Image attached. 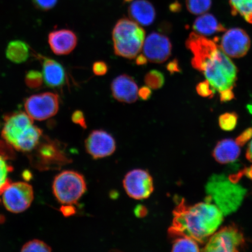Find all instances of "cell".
<instances>
[{"instance_id":"603a6c76","label":"cell","mask_w":252,"mask_h":252,"mask_svg":"<svg viewBox=\"0 0 252 252\" xmlns=\"http://www.w3.org/2000/svg\"><path fill=\"white\" fill-rule=\"evenodd\" d=\"M229 4L233 15H240L252 24V0H229Z\"/></svg>"},{"instance_id":"6da1fadb","label":"cell","mask_w":252,"mask_h":252,"mask_svg":"<svg viewBox=\"0 0 252 252\" xmlns=\"http://www.w3.org/2000/svg\"><path fill=\"white\" fill-rule=\"evenodd\" d=\"M186 46L193 56L192 67L202 72L213 90L219 93L220 101L234 99L233 90L237 80L238 69L216 40L192 32Z\"/></svg>"},{"instance_id":"52a82bcc","label":"cell","mask_w":252,"mask_h":252,"mask_svg":"<svg viewBox=\"0 0 252 252\" xmlns=\"http://www.w3.org/2000/svg\"><path fill=\"white\" fill-rule=\"evenodd\" d=\"M245 240L243 233L234 224L225 226L211 236L202 251L234 252L243 250Z\"/></svg>"},{"instance_id":"4fadbf2b","label":"cell","mask_w":252,"mask_h":252,"mask_svg":"<svg viewBox=\"0 0 252 252\" xmlns=\"http://www.w3.org/2000/svg\"><path fill=\"white\" fill-rule=\"evenodd\" d=\"M143 53L148 61L154 63H163L171 55V40L164 34L152 32L144 41Z\"/></svg>"},{"instance_id":"8992f818","label":"cell","mask_w":252,"mask_h":252,"mask_svg":"<svg viewBox=\"0 0 252 252\" xmlns=\"http://www.w3.org/2000/svg\"><path fill=\"white\" fill-rule=\"evenodd\" d=\"M56 199L64 205L76 204L87 190L84 176L73 171H64L56 176L52 186Z\"/></svg>"},{"instance_id":"ab89813d","label":"cell","mask_w":252,"mask_h":252,"mask_svg":"<svg viewBox=\"0 0 252 252\" xmlns=\"http://www.w3.org/2000/svg\"><path fill=\"white\" fill-rule=\"evenodd\" d=\"M147 212L148 211L146 207L143 206V205H139V206L135 208L134 210L135 215L139 217V218L146 216Z\"/></svg>"},{"instance_id":"d6986e66","label":"cell","mask_w":252,"mask_h":252,"mask_svg":"<svg viewBox=\"0 0 252 252\" xmlns=\"http://www.w3.org/2000/svg\"><path fill=\"white\" fill-rule=\"evenodd\" d=\"M240 153V147L236 140L224 139L217 143L213 156L217 162L225 164L235 161Z\"/></svg>"},{"instance_id":"ba28073f","label":"cell","mask_w":252,"mask_h":252,"mask_svg":"<svg viewBox=\"0 0 252 252\" xmlns=\"http://www.w3.org/2000/svg\"><path fill=\"white\" fill-rule=\"evenodd\" d=\"M24 107L27 114L33 120L43 121L53 117L60 107L58 94L44 93L33 94L25 99Z\"/></svg>"},{"instance_id":"1f68e13d","label":"cell","mask_w":252,"mask_h":252,"mask_svg":"<svg viewBox=\"0 0 252 252\" xmlns=\"http://www.w3.org/2000/svg\"><path fill=\"white\" fill-rule=\"evenodd\" d=\"M14 148L7 141L0 140V156L5 160L14 159L15 157Z\"/></svg>"},{"instance_id":"f1b7e54d","label":"cell","mask_w":252,"mask_h":252,"mask_svg":"<svg viewBox=\"0 0 252 252\" xmlns=\"http://www.w3.org/2000/svg\"><path fill=\"white\" fill-rule=\"evenodd\" d=\"M42 73L37 70H30L25 75V83L32 90L39 89L43 83Z\"/></svg>"},{"instance_id":"836d02e7","label":"cell","mask_w":252,"mask_h":252,"mask_svg":"<svg viewBox=\"0 0 252 252\" xmlns=\"http://www.w3.org/2000/svg\"><path fill=\"white\" fill-rule=\"evenodd\" d=\"M93 71L97 76H102L108 71V65L105 62L97 61L94 62L93 65Z\"/></svg>"},{"instance_id":"8d00e7d4","label":"cell","mask_w":252,"mask_h":252,"mask_svg":"<svg viewBox=\"0 0 252 252\" xmlns=\"http://www.w3.org/2000/svg\"><path fill=\"white\" fill-rule=\"evenodd\" d=\"M152 90L148 86L142 87L138 91V97H139L140 99L144 100V101L149 100L152 96Z\"/></svg>"},{"instance_id":"4316f807","label":"cell","mask_w":252,"mask_h":252,"mask_svg":"<svg viewBox=\"0 0 252 252\" xmlns=\"http://www.w3.org/2000/svg\"><path fill=\"white\" fill-rule=\"evenodd\" d=\"M12 171L13 168L8 164L7 160L0 156V196L12 183L8 178V174Z\"/></svg>"},{"instance_id":"5b68a950","label":"cell","mask_w":252,"mask_h":252,"mask_svg":"<svg viewBox=\"0 0 252 252\" xmlns=\"http://www.w3.org/2000/svg\"><path fill=\"white\" fill-rule=\"evenodd\" d=\"M206 190L222 213L228 214L237 210L245 193L244 188L230 183L225 177L214 176L207 184Z\"/></svg>"},{"instance_id":"7a4b0ae2","label":"cell","mask_w":252,"mask_h":252,"mask_svg":"<svg viewBox=\"0 0 252 252\" xmlns=\"http://www.w3.org/2000/svg\"><path fill=\"white\" fill-rule=\"evenodd\" d=\"M173 214L169 235L174 238L188 236L201 244L217 231L223 220L221 211L209 201L189 206L182 199L173 210Z\"/></svg>"},{"instance_id":"277c9868","label":"cell","mask_w":252,"mask_h":252,"mask_svg":"<svg viewBox=\"0 0 252 252\" xmlns=\"http://www.w3.org/2000/svg\"><path fill=\"white\" fill-rule=\"evenodd\" d=\"M27 154L31 165L41 171L59 169L71 162L65 145L46 136H42L35 148Z\"/></svg>"},{"instance_id":"5bb4252c","label":"cell","mask_w":252,"mask_h":252,"mask_svg":"<svg viewBox=\"0 0 252 252\" xmlns=\"http://www.w3.org/2000/svg\"><path fill=\"white\" fill-rule=\"evenodd\" d=\"M85 146L87 153L94 159L111 156L116 149L114 138L102 130L91 132L85 142Z\"/></svg>"},{"instance_id":"3957f363","label":"cell","mask_w":252,"mask_h":252,"mask_svg":"<svg viewBox=\"0 0 252 252\" xmlns=\"http://www.w3.org/2000/svg\"><path fill=\"white\" fill-rule=\"evenodd\" d=\"M146 31L137 23L126 18L121 19L112 31L115 54L128 59L136 58L143 49Z\"/></svg>"},{"instance_id":"60d3db41","label":"cell","mask_w":252,"mask_h":252,"mask_svg":"<svg viewBox=\"0 0 252 252\" xmlns=\"http://www.w3.org/2000/svg\"><path fill=\"white\" fill-rule=\"evenodd\" d=\"M148 59L144 55H140L137 56L136 59H135V63L137 65H146L148 63Z\"/></svg>"},{"instance_id":"9c48e42d","label":"cell","mask_w":252,"mask_h":252,"mask_svg":"<svg viewBox=\"0 0 252 252\" xmlns=\"http://www.w3.org/2000/svg\"><path fill=\"white\" fill-rule=\"evenodd\" d=\"M32 187L26 182L11 183L2 194V203L8 212L21 213L26 211L32 203Z\"/></svg>"},{"instance_id":"cb8c5ba5","label":"cell","mask_w":252,"mask_h":252,"mask_svg":"<svg viewBox=\"0 0 252 252\" xmlns=\"http://www.w3.org/2000/svg\"><path fill=\"white\" fill-rule=\"evenodd\" d=\"M172 246V252H200L197 242L188 236L175 238Z\"/></svg>"},{"instance_id":"d4e9b609","label":"cell","mask_w":252,"mask_h":252,"mask_svg":"<svg viewBox=\"0 0 252 252\" xmlns=\"http://www.w3.org/2000/svg\"><path fill=\"white\" fill-rule=\"evenodd\" d=\"M165 78L161 71L152 70L147 72L144 77V83L151 89L159 90L164 86Z\"/></svg>"},{"instance_id":"30bf717a","label":"cell","mask_w":252,"mask_h":252,"mask_svg":"<svg viewBox=\"0 0 252 252\" xmlns=\"http://www.w3.org/2000/svg\"><path fill=\"white\" fill-rule=\"evenodd\" d=\"M124 187L128 196L135 200L149 198L154 190L152 176L145 170L137 169L127 173Z\"/></svg>"},{"instance_id":"2e32d148","label":"cell","mask_w":252,"mask_h":252,"mask_svg":"<svg viewBox=\"0 0 252 252\" xmlns=\"http://www.w3.org/2000/svg\"><path fill=\"white\" fill-rule=\"evenodd\" d=\"M48 43L55 55H67L77 46L78 38L76 34L71 30H55L49 34Z\"/></svg>"},{"instance_id":"44dd1931","label":"cell","mask_w":252,"mask_h":252,"mask_svg":"<svg viewBox=\"0 0 252 252\" xmlns=\"http://www.w3.org/2000/svg\"><path fill=\"white\" fill-rule=\"evenodd\" d=\"M42 136V130L37 126L32 125L17 141L14 149L21 152L30 153L38 144Z\"/></svg>"},{"instance_id":"d6a6232c","label":"cell","mask_w":252,"mask_h":252,"mask_svg":"<svg viewBox=\"0 0 252 252\" xmlns=\"http://www.w3.org/2000/svg\"><path fill=\"white\" fill-rule=\"evenodd\" d=\"M37 8L43 11L50 10L56 5L58 0H32Z\"/></svg>"},{"instance_id":"8fae6325","label":"cell","mask_w":252,"mask_h":252,"mask_svg":"<svg viewBox=\"0 0 252 252\" xmlns=\"http://www.w3.org/2000/svg\"><path fill=\"white\" fill-rule=\"evenodd\" d=\"M1 136L14 148L16 143L28 128L33 125V120L27 113L18 111L7 113L4 116Z\"/></svg>"},{"instance_id":"7c38bea8","label":"cell","mask_w":252,"mask_h":252,"mask_svg":"<svg viewBox=\"0 0 252 252\" xmlns=\"http://www.w3.org/2000/svg\"><path fill=\"white\" fill-rule=\"evenodd\" d=\"M220 46L226 55L233 58H242L250 49V37L244 30L232 28L223 34Z\"/></svg>"},{"instance_id":"f35d334b","label":"cell","mask_w":252,"mask_h":252,"mask_svg":"<svg viewBox=\"0 0 252 252\" xmlns=\"http://www.w3.org/2000/svg\"><path fill=\"white\" fill-rule=\"evenodd\" d=\"M61 212L65 217L74 215L75 213V209L72 205H64L61 208Z\"/></svg>"},{"instance_id":"e575fe53","label":"cell","mask_w":252,"mask_h":252,"mask_svg":"<svg viewBox=\"0 0 252 252\" xmlns=\"http://www.w3.org/2000/svg\"><path fill=\"white\" fill-rule=\"evenodd\" d=\"M72 122L75 124L80 125L83 128H87V125L86 118H85L84 113L80 110H77L72 113L71 116Z\"/></svg>"},{"instance_id":"83f0119b","label":"cell","mask_w":252,"mask_h":252,"mask_svg":"<svg viewBox=\"0 0 252 252\" xmlns=\"http://www.w3.org/2000/svg\"><path fill=\"white\" fill-rule=\"evenodd\" d=\"M238 116L235 112L223 113L219 118V125L224 131H232L238 124Z\"/></svg>"},{"instance_id":"d590c367","label":"cell","mask_w":252,"mask_h":252,"mask_svg":"<svg viewBox=\"0 0 252 252\" xmlns=\"http://www.w3.org/2000/svg\"><path fill=\"white\" fill-rule=\"evenodd\" d=\"M252 137V128H249L236 138V141L239 146H244Z\"/></svg>"},{"instance_id":"9a60e30c","label":"cell","mask_w":252,"mask_h":252,"mask_svg":"<svg viewBox=\"0 0 252 252\" xmlns=\"http://www.w3.org/2000/svg\"><path fill=\"white\" fill-rule=\"evenodd\" d=\"M110 88L113 97L120 102L133 103L138 99V86L130 75H119L113 80Z\"/></svg>"},{"instance_id":"7bdbcfd3","label":"cell","mask_w":252,"mask_h":252,"mask_svg":"<svg viewBox=\"0 0 252 252\" xmlns=\"http://www.w3.org/2000/svg\"><path fill=\"white\" fill-rule=\"evenodd\" d=\"M246 175L249 176V177L252 179V166L251 168L247 169V171L245 172Z\"/></svg>"},{"instance_id":"ffe728a7","label":"cell","mask_w":252,"mask_h":252,"mask_svg":"<svg viewBox=\"0 0 252 252\" xmlns=\"http://www.w3.org/2000/svg\"><path fill=\"white\" fill-rule=\"evenodd\" d=\"M193 28L195 33L203 36H210L226 31L225 28L213 15L206 13L201 14L195 20Z\"/></svg>"},{"instance_id":"ee69618b","label":"cell","mask_w":252,"mask_h":252,"mask_svg":"<svg viewBox=\"0 0 252 252\" xmlns=\"http://www.w3.org/2000/svg\"><path fill=\"white\" fill-rule=\"evenodd\" d=\"M247 108L249 111H250V112L252 115V104H251V105H248L247 106Z\"/></svg>"},{"instance_id":"484cf974","label":"cell","mask_w":252,"mask_h":252,"mask_svg":"<svg viewBox=\"0 0 252 252\" xmlns=\"http://www.w3.org/2000/svg\"><path fill=\"white\" fill-rule=\"evenodd\" d=\"M212 0H186L188 10L194 15L206 13L212 7Z\"/></svg>"},{"instance_id":"b9f144b4","label":"cell","mask_w":252,"mask_h":252,"mask_svg":"<svg viewBox=\"0 0 252 252\" xmlns=\"http://www.w3.org/2000/svg\"><path fill=\"white\" fill-rule=\"evenodd\" d=\"M247 158L248 160L252 162V140L249 144L248 149L247 153Z\"/></svg>"},{"instance_id":"f546056e","label":"cell","mask_w":252,"mask_h":252,"mask_svg":"<svg viewBox=\"0 0 252 252\" xmlns=\"http://www.w3.org/2000/svg\"><path fill=\"white\" fill-rule=\"evenodd\" d=\"M52 251L50 246L39 239H33L27 242L21 249V252H49Z\"/></svg>"},{"instance_id":"4dcf8cb0","label":"cell","mask_w":252,"mask_h":252,"mask_svg":"<svg viewBox=\"0 0 252 252\" xmlns=\"http://www.w3.org/2000/svg\"><path fill=\"white\" fill-rule=\"evenodd\" d=\"M197 93L199 95L204 97H213L216 91L213 90L209 81L207 80L198 84L196 87Z\"/></svg>"},{"instance_id":"e0dca14e","label":"cell","mask_w":252,"mask_h":252,"mask_svg":"<svg viewBox=\"0 0 252 252\" xmlns=\"http://www.w3.org/2000/svg\"><path fill=\"white\" fill-rule=\"evenodd\" d=\"M39 56L42 62L43 80L46 86L52 88L64 86L67 80L64 67L54 59Z\"/></svg>"},{"instance_id":"ac0fdd59","label":"cell","mask_w":252,"mask_h":252,"mask_svg":"<svg viewBox=\"0 0 252 252\" xmlns=\"http://www.w3.org/2000/svg\"><path fill=\"white\" fill-rule=\"evenodd\" d=\"M128 12L131 20L142 26H150L156 18V9L148 0H135L129 6Z\"/></svg>"},{"instance_id":"f6af8a7d","label":"cell","mask_w":252,"mask_h":252,"mask_svg":"<svg viewBox=\"0 0 252 252\" xmlns=\"http://www.w3.org/2000/svg\"><path fill=\"white\" fill-rule=\"evenodd\" d=\"M126 2H130L132 1V0H125Z\"/></svg>"},{"instance_id":"7402d4cb","label":"cell","mask_w":252,"mask_h":252,"mask_svg":"<svg viewBox=\"0 0 252 252\" xmlns=\"http://www.w3.org/2000/svg\"><path fill=\"white\" fill-rule=\"evenodd\" d=\"M30 47L21 40L11 41L5 50V55L9 61L20 64L27 61L30 57Z\"/></svg>"},{"instance_id":"74e56055","label":"cell","mask_w":252,"mask_h":252,"mask_svg":"<svg viewBox=\"0 0 252 252\" xmlns=\"http://www.w3.org/2000/svg\"><path fill=\"white\" fill-rule=\"evenodd\" d=\"M166 70H168L171 75L175 74V72H180L181 69L179 66V62L177 59H174L166 65Z\"/></svg>"}]
</instances>
